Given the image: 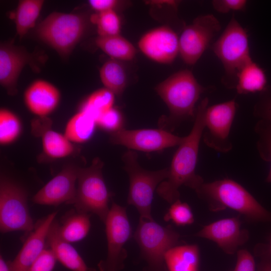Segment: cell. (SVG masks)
Listing matches in <instances>:
<instances>
[{
  "instance_id": "obj_1",
  "label": "cell",
  "mask_w": 271,
  "mask_h": 271,
  "mask_svg": "<svg viewBox=\"0 0 271 271\" xmlns=\"http://www.w3.org/2000/svg\"><path fill=\"white\" fill-rule=\"evenodd\" d=\"M209 104L205 98L198 105L192 128L178 148L169 168L167 178L158 186V194L170 204L180 199L179 188L182 185L195 191L204 182L201 176L195 172L200 142L205 128L204 110Z\"/></svg>"
},
{
  "instance_id": "obj_2",
  "label": "cell",
  "mask_w": 271,
  "mask_h": 271,
  "mask_svg": "<svg viewBox=\"0 0 271 271\" xmlns=\"http://www.w3.org/2000/svg\"><path fill=\"white\" fill-rule=\"evenodd\" d=\"M195 191L207 203L209 209L212 212L228 208L237 212L250 222L271 223V211L263 207L245 188L233 180L223 179L204 182Z\"/></svg>"
},
{
  "instance_id": "obj_3",
  "label": "cell",
  "mask_w": 271,
  "mask_h": 271,
  "mask_svg": "<svg viewBox=\"0 0 271 271\" xmlns=\"http://www.w3.org/2000/svg\"><path fill=\"white\" fill-rule=\"evenodd\" d=\"M206 90L188 69L178 71L158 84L155 91L170 111L163 125L172 129L182 121L195 117V105Z\"/></svg>"
},
{
  "instance_id": "obj_4",
  "label": "cell",
  "mask_w": 271,
  "mask_h": 271,
  "mask_svg": "<svg viewBox=\"0 0 271 271\" xmlns=\"http://www.w3.org/2000/svg\"><path fill=\"white\" fill-rule=\"evenodd\" d=\"M138 154L128 150L122 156L123 169L129 180L127 202L134 206L140 218L152 220V203L154 193L159 185L165 180L169 174V168L158 171L143 169L138 161Z\"/></svg>"
},
{
  "instance_id": "obj_5",
  "label": "cell",
  "mask_w": 271,
  "mask_h": 271,
  "mask_svg": "<svg viewBox=\"0 0 271 271\" xmlns=\"http://www.w3.org/2000/svg\"><path fill=\"white\" fill-rule=\"evenodd\" d=\"M103 166L102 161L95 158L89 166L80 168L75 196L70 204L80 212L96 215L104 223L111 195L103 177Z\"/></svg>"
},
{
  "instance_id": "obj_6",
  "label": "cell",
  "mask_w": 271,
  "mask_h": 271,
  "mask_svg": "<svg viewBox=\"0 0 271 271\" xmlns=\"http://www.w3.org/2000/svg\"><path fill=\"white\" fill-rule=\"evenodd\" d=\"M86 28V19L81 14L53 12L38 25L35 34L39 39L66 57L81 39Z\"/></svg>"
},
{
  "instance_id": "obj_7",
  "label": "cell",
  "mask_w": 271,
  "mask_h": 271,
  "mask_svg": "<svg viewBox=\"0 0 271 271\" xmlns=\"http://www.w3.org/2000/svg\"><path fill=\"white\" fill-rule=\"evenodd\" d=\"M180 235L172 226H163L154 220L140 218L134 238L142 257L148 263L147 271H166L165 255L180 245Z\"/></svg>"
},
{
  "instance_id": "obj_8",
  "label": "cell",
  "mask_w": 271,
  "mask_h": 271,
  "mask_svg": "<svg viewBox=\"0 0 271 271\" xmlns=\"http://www.w3.org/2000/svg\"><path fill=\"white\" fill-rule=\"evenodd\" d=\"M35 224L30 215L28 195L25 189L9 177L0 179V230L2 233L14 231L31 232Z\"/></svg>"
},
{
  "instance_id": "obj_9",
  "label": "cell",
  "mask_w": 271,
  "mask_h": 271,
  "mask_svg": "<svg viewBox=\"0 0 271 271\" xmlns=\"http://www.w3.org/2000/svg\"><path fill=\"white\" fill-rule=\"evenodd\" d=\"M212 49L222 63L226 74L234 78L244 65L252 60L247 31L234 15Z\"/></svg>"
},
{
  "instance_id": "obj_10",
  "label": "cell",
  "mask_w": 271,
  "mask_h": 271,
  "mask_svg": "<svg viewBox=\"0 0 271 271\" xmlns=\"http://www.w3.org/2000/svg\"><path fill=\"white\" fill-rule=\"evenodd\" d=\"M107 251L106 258L98 264L99 271H119L127 256L124 246L131 236L126 207L112 202L104 222Z\"/></svg>"
},
{
  "instance_id": "obj_11",
  "label": "cell",
  "mask_w": 271,
  "mask_h": 271,
  "mask_svg": "<svg viewBox=\"0 0 271 271\" xmlns=\"http://www.w3.org/2000/svg\"><path fill=\"white\" fill-rule=\"evenodd\" d=\"M237 108L235 99L206 107L202 138L207 147L222 153L232 150L230 132Z\"/></svg>"
},
{
  "instance_id": "obj_12",
  "label": "cell",
  "mask_w": 271,
  "mask_h": 271,
  "mask_svg": "<svg viewBox=\"0 0 271 271\" xmlns=\"http://www.w3.org/2000/svg\"><path fill=\"white\" fill-rule=\"evenodd\" d=\"M220 29L219 21L213 15L196 18L179 37V54L183 61L190 65L196 63Z\"/></svg>"
},
{
  "instance_id": "obj_13",
  "label": "cell",
  "mask_w": 271,
  "mask_h": 271,
  "mask_svg": "<svg viewBox=\"0 0 271 271\" xmlns=\"http://www.w3.org/2000/svg\"><path fill=\"white\" fill-rule=\"evenodd\" d=\"M184 138L162 128L129 130L122 128L111 133L110 141L129 150L152 152L178 146Z\"/></svg>"
},
{
  "instance_id": "obj_14",
  "label": "cell",
  "mask_w": 271,
  "mask_h": 271,
  "mask_svg": "<svg viewBox=\"0 0 271 271\" xmlns=\"http://www.w3.org/2000/svg\"><path fill=\"white\" fill-rule=\"evenodd\" d=\"M80 167L69 164L63 169L33 197L35 204L58 206L63 203L70 204L76 192Z\"/></svg>"
},
{
  "instance_id": "obj_15",
  "label": "cell",
  "mask_w": 271,
  "mask_h": 271,
  "mask_svg": "<svg viewBox=\"0 0 271 271\" xmlns=\"http://www.w3.org/2000/svg\"><path fill=\"white\" fill-rule=\"evenodd\" d=\"M239 216L222 219L205 225L195 236L214 242L226 253L233 254L249 239V232L242 228Z\"/></svg>"
},
{
  "instance_id": "obj_16",
  "label": "cell",
  "mask_w": 271,
  "mask_h": 271,
  "mask_svg": "<svg viewBox=\"0 0 271 271\" xmlns=\"http://www.w3.org/2000/svg\"><path fill=\"white\" fill-rule=\"evenodd\" d=\"M179 38L170 27L152 29L140 39L138 47L150 59L161 64L172 63L179 54Z\"/></svg>"
},
{
  "instance_id": "obj_17",
  "label": "cell",
  "mask_w": 271,
  "mask_h": 271,
  "mask_svg": "<svg viewBox=\"0 0 271 271\" xmlns=\"http://www.w3.org/2000/svg\"><path fill=\"white\" fill-rule=\"evenodd\" d=\"M34 55L10 42L0 45V84L8 93H17V81L23 69L35 63Z\"/></svg>"
},
{
  "instance_id": "obj_18",
  "label": "cell",
  "mask_w": 271,
  "mask_h": 271,
  "mask_svg": "<svg viewBox=\"0 0 271 271\" xmlns=\"http://www.w3.org/2000/svg\"><path fill=\"white\" fill-rule=\"evenodd\" d=\"M57 213L52 212L35 223L34 229L29 232L17 256L13 261H7L10 271L28 270L46 247L48 232Z\"/></svg>"
},
{
  "instance_id": "obj_19",
  "label": "cell",
  "mask_w": 271,
  "mask_h": 271,
  "mask_svg": "<svg viewBox=\"0 0 271 271\" xmlns=\"http://www.w3.org/2000/svg\"><path fill=\"white\" fill-rule=\"evenodd\" d=\"M61 94L59 89L47 81L39 79L26 89L24 100L28 110L35 115L46 118L57 107Z\"/></svg>"
},
{
  "instance_id": "obj_20",
  "label": "cell",
  "mask_w": 271,
  "mask_h": 271,
  "mask_svg": "<svg viewBox=\"0 0 271 271\" xmlns=\"http://www.w3.org/2000/svg\"><path fill=\"white\" fill-rule=\"evenodd\" d=\"M58 221L52 223L46 238V247L50 248L57 260L72 271H96L87 265L81 255L70 243L62 239L58 233Z\"/></svg>"
},
{
  "instance_id": "obj_21",
  "label": "cell",
  "mask_w": 271,
  "mask_h": 271,
  "mask_svg": "<svg viewBox=\"0 0 271 271\" xmlns=\"http://www.w3.org/2000/svg\"><path fill=\"white\" fill-rule=\"evenodd\" d=\"M90 214L80 212L76 209L67 212L58 222L59 236L69 242H75L84 239L91 227Z\"/></svg>"
},
{
  "instance_id": "obj_22",
  "label": "cell",
  "mask_w": 271,
  "mask_h": 271,
  "mask_svg": "<svg viewBox=\"0 0 271 271\" xmlns=\"http://www.w3.org/2000/svg\"><path fill=\"white\" fill-rule=\"evenodd\" d=\"M200 251L196 244H180L165 254V262L169 271H199Z\"/></svg>"
},
{
  "instance_id": "obj_23",
  "label": "cell",
  "mask_w": 271,
  "mask_h": 271,
  "mask_svg": "<svg viewBox=\"0 0 271 271\" xmlns=\"http://www.w3.org/2000/svg\"><path fill=\"white\" fill-rule=\"evenodd\" d=\"M267 77L264 70L253 60L244 65L236 76L235 87L240 94H247L266 90Z\"/></svg>"
},
{
  "instance_id": "obj_24",
  "label": "cell",
  "mask_w": 271,
  "mask_h": 271,
  "mask_svg": "<svg viewBox=\"0 0 271 271\" xmlns=\"http://www.w3.org/2000/svg\"><path fill=\"white\" fill-rule=\"evenodd\" d=\"M96 126L92 115L79 110L67 122L64 134L72 143L83 144L91 138Z\"/></svg>"
},
{
  "instance_id": "obj_25",
  "label": "cell",
  "mask_w": 271,
  "mask_h": 271,
  "mask_svg": "<svg viewBox=\"0 0 271 271\" xmlns=\"http://www.w3.org/2000/svg\"><path fill=\"white\" fill-rule=\"evenodd\" d=\"M95 43L111 59L118 61L132 60L136 55L134 46L120 34L110 36H98Z\"/></svg>"
},
{
  "instance_id": "obj_26",
  "label": "cell",
  "mask_w": 271,
  "mask_h": 271,
  "mask_svg": "<svg viewBox=\"0 0 271 271\" xmlns=\"http://www.w3.org/2000/svg\"><path fill=\"white\" fill-rule=\"evenodd\" d=\"M43 152L51 159L69 157L75 152V147L64 135L50 128H45L41 133Z\"/></svg>"
},
{
  "instance_id": "obj_27",
  "label": "cell",
  "mask_w": 271,
  "mask_h": 271,
  "mask_svg": "<svg viewBox=\"0 0 271 271\" xmlns=\"http://www.w3.org/2000/svg\"><path fill=\"white\" fill-rule=\"evenodd\" d=\"M99 76L104 88L119 96L124 91L127 84L125 68L120 61L110 59L99 70Z\"/></svg>"
},
{
  "instance_id": "obj_28",
  "label": "cell",
  "mask_w": 271,
  "mask_h": 271,
  "mask_svg": "<svg viewBox=\"0 0 271 271\" xmlns=\"http://www.w3.org/2000/svg\"><path fill=\"white\" fill-rule=\"evenodd\" d=\"M44 4L43 0H21L19 2L15 16L17 35L22 38L35 27Z\"/></svg>"
},
{
  "instance_id": "obj_29",
  "label": "cell",
  "mask_w": 271,
  "mask_h": 271,
  "mask_svg": "<svg viewBox=\"0 0 271 271\" xmlns=\"http://www.w3.org/2000/svg\"><path fill=\"white\" fill-rule=\"evenodd\" d=\"M115 95L108 89L103 88L90 94L81 104L80 110L92 115L95 120L102 113L113 107Z\"/></svg>"
},
{
  "instance_id": "obj_30",
  "label": "cell",
  "mask_w": 271,
  "mask_h": 271,
  "mask_svg": "<svg viewBox=\"0 0 271 271\" xmlns=\"http://www.w3.org/2000/svg\"><path fill=\"white\" fill-rule=\"evenodd\" d=\"M22 123L19 117L5 108L0 110V144L9 145L15 142L22 132Z\"/></svg>"
},
{
  "instance_id": "obj_31",
  "label": "cell",
  "mask_w": 271,
  "mask_h": 271,
  "mask_svg": "<svg viewBox=\"0 0 271 271\" xmlns=\"http://www.w3.org/2000/svg\"><path fill=\"white\" fill-rule=\"evenodd\" d=\"M90 20L97 27L98 36H110L119 35L121 21L114 10L97 13L91 16Z\"/></svg>"
},
{
  "instance_id": "obj_32",
  "label": "cell",
  "mask_w": 271,
  "mask_h": 271,
  "mask_svg": "<svg viewBox=\"0 0 271 271\" xmlns=\"http://www.w3.org/2000/svg\"><path fill=\"white\" fill-rule=\"evenodd\" d=\"M255 131L258 136L257 149L260 156L270 163V169L265 181L271 183V123L260 119L255 126Z\"/></svg>"
},
{
  "instance_id": "obj_33",
  "label": "cell",
  "mask_w": 271,
  "mask_h": 271,
  "mask_svg": "<svg viewBox=\"0 0 271 271\" xmlns=\"http://www.w3.org/2000/svg\"><path fill=\"white\" fill-rule=\"evenodd\" d=\"M164 219L166 221H171L177 226L190 225L194 222L191 207L188 204L182 202L180 199L171 204Z\"/></svg>"
},
{
  "instance_id": "obj_34",
  "label": "cell",
  "mask_w": 271,
  "mask_h": 271,
  "mask_svg": "<svg viewBox=\"0 0 271 271\" xmlns=\"http://www.w3.org/2000/svg\"><path fill=\"white\" fill-rule=\"evenodd\" d=\"M96 123L97 126L112 133L123 128V117L120 111L113 107L100 115Z\"/></svg>"
},
{
  "instance_id": "obj_35",
  "label": "cell",
  "mask_w": 271,
  "mask_h": 271,
  "mask_svg": "<svg viewBox=\"0 0 271 271\" xmlns=\"http://www.w3.org/2000/svg\"><path fill=\"white\" fill-rule=\"evenodd\" d=\"M57 259L52 250L45 247L28 271H52Z\"/></svg>"
},
{
  "instance_id": "obj_36",
  "label": "cell",
  "mask_w": 271,
  "mask_h": 271,
  "mask_svg": "<svg viewBox=\"0 0 271 271\" xmlns=\"http://www.w3.org/2000/svg\"><path fill=\"white\" fill-rule=\"evenodd\" d=\"M254 253L259 259L257 266V271H271V250L269 245L256 244L254 248Z\"/></svg>"
},
{
  "instance_id": "obj_37",
  "label": "cell",
  "mask_w": 271,
  "mask_h": 271,
  "mask_svg": "<svg viewBox=\"0 0 271 271\" xmlns=\"http://www.w3.org/2000/svg\"><path fill=\"white\" fill-rule=\"evenodd\" d=\"M212 4L214 10L218 13L226 14L231 11H241L245 9V0H214Z\"/></svg>"
},
{
  "instance_id": "obj_38",
  "label": "cell",
  "mask_w": 271,
  "mask_h": 271,
  "mask_svg": "<svg viewBox=\"0 0 271 271\" xmlns=\"http://www.w3.org/2000/svg\"><path fill=\"white\" fill-rule=\"evenodd\" d=\"M236 253V263L232 271H255V260L249 251L241 249Z\"/></svg>"
},
{
  "instance_id": "obj_39",
  "label": "cell",
  "mask_w": 271,
  "mask_h": 271,
  "mask_svg": "<svg viewBox=\"0 0 271 271\" xmlns=\"http://www.w3.org/2000/svg\"><path fill=\"white\" fill-rule=\"evenodd\" d=\"M254 115L271 123V96L264 95L256 104Z\"/></svg>"
},
{
  "instance_id": "obj_40",
  "label": "cell",
  "mask_w": 271,
  "mask_h": 271,
  "mask_svg": "<svg viewBox=\"0 0 271 271\" xmlns=\"http://www.w3.org/2000/svg\"><path fill=\"white\" fill-rule=\"evenodd\" d=\"M116 0H90V6L97 13H101L110 10H114L118 4Z\"/></svg>"
},
{
  "instance_id": "obj_41",
  "label": "cell",
  "mask_w": 271,
  "mask_h": 271,
  "mask_svg": "<svg viewBox=\"0 0 271 271\" xmlns=\"http://www.w3.org/2000/svg\"><path fill=\"white\" fill-rule=\"evenodd\" d=\"M0 271H10L8 262L6 261L3 256H0Z\"/></svg>"
},
{
  "instance_id": "obj_42",
  "label": "cell",
  "mask_w": 271,
  "mask_h": 271,
  "mask_svg": "<svg viewBox=\"0 0 271 271\" xmlns=\"http://www.w3.org/2000/svg\"><path fill=\"white\" fill-rule=\"evenodd\" d=\"M269 248H270V250H271V238H270V244L269 245Z\"/></svg>"
}]
</instances>
